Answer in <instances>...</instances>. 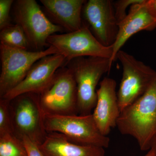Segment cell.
<instances>
[{"instance_id":"obj_3","label":"cell","mask_w":156,"mask_h":156,"mask_svg":"<svg viewBox=\"0 0 156 156\" xmlns=\"http://www.w3.org/2000/svg\"><path fill=\"white\" fill-rule=\"evenodd\" d=\"M47 132H57L76 144L106 148L110 139L99 131L92 114L59 115L43 113Z\"/></svg>"},{"instance_id":"obj_14","label":"cell","mask_w":156,"mask_h":156,"mask_svg":"<svg viewBox=\"0 0 156 156\" xmlns=\"http://www.w3.org/2000/svg\"><path fill=\"white\" fill-rule=\"evenodd\" d=\"M85 0H40L42 9L53 23L68 32L82 28V18Z\"/></svg>"},{"instance_id":"obj_11","label":"cell","mask_w":156,"mask_h":156,"mask_svg":"<svg viewBox=\"0 0 156 156\" xmlns=\"http://www.w3.org/2000/svg\"><path fill=\"white\" fill-rule=\"evenodd\" d=\"M65 63L66 58L58 53L43 57L33 65L20 83L1 98L11 101L25 93L39 95L49 87L58 70Z\"/></svg>"},{"instance_id":"obj_5","label":"cell","mask_w":156,"mask_h":156,"mask_svg":"<svg viewBox=\"0 0 156 156\" xmlns=\"http://www.w3.org/2000/svg\"><path fill=\"white\" fill-rule=\"evenodd\" d=\"M13 15L16 24L25 33L30 47L35 51L50 46L47 42L49 37L65 30L50 21L35 0L14 1Z\"/></svg>"},{"instance_id":"obj_12","label":"cell","mask_w":156,"mask_h":156,"mask_svg":"<svg viewBox=\"0 0 156 156\" xmlns=\"http://www.w3.org/2000/svg\"><path fill=\"white\" fill-rule=\"evenodd\" d=\"M116 82L105 77L99 83L97 89V102L92 113L93 119L101 134L107 136L116 127L121 111L116 92Z\"/></svg>"},{"instance_id":"obj_2","label":"cell","mask_w":156,"mask_h":156,"mask_svg":"<svg viewBox=\"0 0 156 156\" xmlns=\"http://www.w3.org/2000/svg\"><path fill=\"white\" fill-rule=\"evenodd\" d=\"M112 66L110 59L99 57H78L65 64L76 83L80 115L92 114L97 102L98 84L103 75L109 72Z\"/></svg>"},{"instance_id":"obj_20","label":"cell","mask_w":156,"mask_h":156,"mask_svg":"<svg viewBox=\"0 0 156 156\" xmlns=\"http://www.w3.org/2000/svg\"><path fill=\"white\" fill-rule=\"evenodd\" d=\"M142 0H119L113 2L115 15L118 23L127 16L126 9L128 7L140 2Z\"/></svg>"},{"instance_id":"obj_23","label":"cell","mask_w":156,"mask_h":156,"mask_svg":"<svg viewBox=\"0 0 156 156\" xmlns=\"http://www.w3.org/2000/svg\"><path fill=\"white\" fill-rule=\"evenodd\" d=\"M150 150L153 151L155 156H156V138L153 143L152 144L151 146Z\"/></svg>"},{"instance_id":"obj_8","label":"cell","mask_w":156,"mask_h":156,"mask_svg":"<svg viewBox=\"0 0 156 156\" xmlns=\"http://www.w3.org/2000/svg\"><path fill=\"white\" fill-rule=\"evenodd\" d=\"M47 42L64 56L66 63L81 57H102L111 60L112 55V46L106 47L98 41L84 22L79 30L52 35Z\"/></svg>"},{"instance_id":"obj_10","label":"cell","mask_w":156,"mask_h":156,"mask_svg":"<svg viewBox=\"0 0 156 156\" xmlns=\"http://www.w3.org/2000/svg\"><path fill=\"white\" fill-rule=\"evenodd\" d=\"M86 24L98 41L104 46H112L119 26L113 2L111 0L86 1L82 11Z\"/></svg>"},{"instance_id":"obj_7","label":"cell","mask_w":156,"mask_h":156,"mask_svg":"<svg viewBox=\"0 0 156 156\" xmlns=\"http://www.w3.org/2000/svg\"><path fill=\"white\" fill-rule=\"evenodd\" d=\"M117 58L122 67V76L117 92L121 112L144 94L155 76L156 71L121 50Z\"/></svg>"},{"instance_id":"obj_19","label":"cell","mask_w":156,"mask_h":156,"mask_svg":"<svg viewBox=\"0 0 156 156\" xmlns=\"http://www.w3.org/2000/svg\"><path fill=\"white\" fill-rule=\"evenodd\" d=\"M13 0H0V30L11 25L10 13Z\"/></svg>"},{"instance_id":"obj_24","label":"cell","mask_w":156,"mask_h":156,"mask_svg":"<svg viewBox=\"0 0 156 156\" xmlns=\"http://www.w3.org/2000/svg\"><path fill=\"white\" fill-rule=\"evenodd\" d=\"M144 156H155V155L153 151L151 150H150L147 153V154Z\"/></svg>"},{"instance_id":"obj_15","label":"cell","mask_w":156,"mask_h":156,"mask_svg":"<svg viewBox=\"0 0 156 156\" xmlns=\"http://www.w3.org/2000/svg\"><path fill=\"white\" fill-rule=\"evenodd\" d=\"M39 147L45 156H105V154L103 147L74 143L57 132H48Z\"/></svg>"},{"instance_id":"obj_18","label":"cell","mask_w":156,"mask_h":156,"mask_svg":"<svg viewBox=\"0 0 156 156\" xmlns=\"http://www.w3.org/2000/svg\"><path fill=\"white\" fill-rule=\"evenodd\" d=\"M11 102L5 98H0V135L15 134Z\"/></svg>"},{"instance_id":"obj_1","label":"cell","mask_w":156,"mask_h":156,"mask_svg":"<svg viewBox=\"0 0 156 156\" xmlns=\"http://www.w3.org/2000/svg\"><path fill=\"white\" fill-rule=\"evenodd\" d=\"M116 127L134 137L141 151H149L156 138V74L143 95L121 112Z\"/></svg>"},{"instance_id":"obj_9","label":"cell","mask_w":156,"mask_h":156,"mask_svg":"<svg viewBox=\"0 0 156 156\" xmlns=\"http://www.w3.org/2000/svg\"><path fill=\"white\" fill-rule=\"evenodd\" d=\"M11 103V111L15 135L20 138L26 136L40 146L48 132L45 129L39 95L27 93L19 95Z\"/></svg>"},{"instance_id":"obj_22","label":"cell","mask_w":156,"mask_h":156,"mask_svg":"<svg viewBox=\"0 0 156 156\" xmlns=\"http://www.w3.org/2000/svg\"><path fill=\"white\" fill-rule=\"evenodd\" d=\"M146 4L151 14L156 19V0H147Z\"/></svg>"},{"instance_id":"obj_21","label":"cell","mask_w":156,"mask_h":156,"mask_svg":"<svg viewBox=\"0 0 156 156\" xmlns=\"http://www.w3.org/2000/svg\"><path fill=\"white\" fill-rule=\"evenodd\" d=\"M20 139L25 148L27 156H45L40 149L39 145L27 136L23 135Z\"/></svg>"},{"instance_id":"obj_4","label":"cell","mask_w":156,"mask_h":156,"mask_svg":"<svg viewBox=\"0 0 156 156\" xmlns=\"http://www.w3.org/2000/svg\"><path fill=\"white\" fill-rule=\"evenodd\" d=\"M57 53L59 54L58 50L52 46L45 50L30 51L0 43V97L20 83L37 61L45 56Z\"/></svg>"},{"instance_id":"obj_13","label":"cell","mask_w":156,"mask_h":156,"mask_svg":"<svg viewBox=\"0 0 156 156\" xmlns=\"http://www.w3.org/2000/svg\"><path fill=\"white\" fill-rule=\"evenodd\" d=\"M147 0L132 5L126 17L118 23L116 39L112 45V64L116 59L117 54L128 39L140 31L153 30L156 28V19L151 14Z\"/></svg>"},{"instance_id":"obj_17","label":"cell","mask_w":156,"mask_h":156,"mask_svg":"<svg viewBox=\"0 0 156 156\" xmlns=\"http://www.w3.org/2000/svg\"><path fill=\"white\" fill-rule=\"evenodd\" d=\"M0 156H27L21 139L15 134L0 135Z\"/></svg>"},{"instance_id":"obj_6","label":"cell","mask_w":156,"mask_h":156,"mask_svg":"<svg viewBox=\"0 0 156 156\" xmlns=\"http://www.w3.org/2000/svg\"><path fill=\"white\" fill-rule=\"evenodd\" d=\"M38 95L43 113L71 115L79 113L76 83L66 66L58 70L52 83Z\"/></svg>"},{"instance_id":"obj_16","label":"cell","mask_w":156,"mask_h":156,"mask_svg":"<svg viewBox=\"0 0 156 156\" xmlns=\"http://www.w3.org/2000/svg\"><path fill=\"white\" fill-rule=\"evenodd\" d=\"M0 41L12 48L28 50L29 43L25 33L18 24H11L1 30Z\"/></svg>"}]
</instances>
